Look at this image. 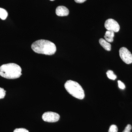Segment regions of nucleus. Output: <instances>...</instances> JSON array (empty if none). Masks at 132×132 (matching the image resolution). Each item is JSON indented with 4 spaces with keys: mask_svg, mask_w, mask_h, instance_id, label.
Wrapping results in <instances>:
<instances>
[{
    "mask_svg": "<svg viewBox=\"0 0 132 132\" xmlns=\"http://www.w3.org/2000/svg\"><path fill=\"white\" fill-rule=\"evenodd\" d=\"M31 48L36 53L49 55L54 54L57 49L53 43L43 39L39 40L33 43Z\"/></svg>",
    "mask_w": 132,
    "mask_h": 132,
    "instance_id": "1",
    "label": "nucleus"
},
{
    "mask_svg": "<svg viewBox=\"0 0 132 132\" xmlns=\"http://www.w3.org/2000/svg\"><path fill=\"white\" fill-rule=\"evenodd\" d=\"M22 69L15 63L3 64L0 67V75L7 79H15L21 76Z\"/></svg>",
    "mask_w": 132,
    "mask_h": 132,
    "instance_id": "2",
    "label": "nucleus"
},
{
    "mask_svg": "<svg viewBox=\"0 0 132 132\" xmlns=\"http://www.w3.org/2000/svg\"><path fill=\"white\" fill-rule=\"evenodd\" d=\"M64 87L69 94L76 98L82 100L85 97L83 88L78 82L72 80L67 81Z\"/></svg>",
    "mask_w": 132,
    "mask_h": 132,
    "instance_id": "3",
    "label": "nucleus"
},
{
    "mask_svg": "<svg viewBox=\"0 0 132 132\" xmlns=\"http://www.w3.org/2000/svg\"><path fill=\"white\" fill-rule=\"evenodd\" d=\"M121 59L125 63L127 64L132 63V54L131 52L125 47L121 48L119 51Z\"/></svg>",
    "mask_w": 132,
    "mask_h": 132,
    "instance_id": "4",
    "label": "nucleus"
},
{
    "mask_svg": "<svg viewBox=\"0 0 132 132\" xmlns=\"http://www.w3.org/2000/svg\"><path fill=\"white\" fill-rule=\"evenodd\" d=\"M60 116L57 113L52 112H46L43 114L42 119L44 121L48 123H55L59 120Z\"/></svg>",
    "mask_w": 132,
    "mask_h": 132,
    "instance_id": "5",
    "label": "nucleus"
},
{
    "mask_svg": "<svg viewBox=\"0 0 132 132\" xmlns=\"http://www.w3.org/2000/svg\"><path fill=\"white\" fill-rule=\"evenodd\" d=\"M105 27L108 31L118 32L119 31L120 27L118 22L113 19H108L105 22Z\"/></svg>",
    "mask_w": 132,
    "mask_h": 132,
    "instance_id": "6",
    "label": "nucleus"
},
{
    "mask_svg": "<svg viewBox=\"0 0 132 132\" xmlns=\"http://www.w3.org/2000/svg\"><path fill=\"white\" fill-rule=\"evenodd\" d=\"M55 13L58 16H66L68 15L69 10L67 8L64 6H59L56 8Z\"/></svg>",
    "mask_w": 132,
    "mask_h": 132,
    "instance_id": "7",
    "label": "nucleus"
},
{
    "mask_svg": "<svg viewBox=\"0 0 132 132\" xmlns=\"http://www.w3.org/2000/svg\"><path fill=\"white\" fill-rule=\"evenodd\" d=\"M99 43L104 49L107 51H110L111 50V45L109 42H108L105 40L101 38L99 40Z\"/></svg>",
    "mask_w": 132,
    "mask_h": 132,
    "instance_id": "8",
    "label": "nucleus"
},
{
    "mask_svg": "<svg viewBox=\"0 0 132 132\" xmlns=\"http://www.w3.org/2000/svg\"><path fill=\"white\" fill-rule=\"evenodd\" d=\"M114 32L108 31H106L104 36L105 40L109 43H112L113 41V38L114 36Z\"/></svg>",
    "mask_w": 132,
    "mask_h": 132,
    "instance_id": "9",
    "label": "nucleus"
},
{
    "mask_svg": "<svg viewBox=\"0 0 132 132\" xmlns=\"http://www.w3.org/2000/svg\"><path fill=\"white\" fill-rule=\"evenodd\" d=\"M8 16V13L6 10L0 8V19L5 20Z\"/></svg>",
    "mask_w": 132,
    "mask_h": 132,
    "instance_id": "10",
    "label": "nucleus"
},
{
    "mask_svg": "<svg viewBox=\"0 0 132 132\" xmlns=\"http://www.w3.org/2000/svg\"><path fill=\"white\" fill-rule=\"evenodd\" d=\"M108 77L110 79L115 80L117 78V76L111 70H109L106 72Z\"/></svg>",
    "mask_w": 132,
    "mask_h": 132,
    "instance_id": "11",
    "label": "nucleus"
},
{
    "mask_svg": "<svg viewBox=\"0 0 132 132\" xmlns=\"http://www.w3.org/2000/svg\"><path fill=\"white\" fill-rule=\"evenodd\" d=\"M118 128L116 125H111L109 128L108 132H118Z\"/></svg>",
    "mask_w": 132,
    "mask_h": 132,
    "instance_id": "12",
    "label": "nucleus"
},
{
    "mask_svg": "<svg viewBox=\"0 0 132 132\" xmlns=\"http://www.w3.org/2000/svg\"><path fill=\"white\" fill-rule=\"evenodd\" d=\"M6 91L3 88L0 87V99H3L6 95Z\"/></svg>",
    "mask_w": 132,
    "mask_h": 132,
    "instance_id": "13",
    "label": "nucleus"
},
{
    "mask_svg": "<svg viewBox=\"0 0 132 132\" xmlns=\"http://www.w3.org/2000/svg\"><path fill=\"white\" fill-rule=\"evenodd\" d=\"M118 86L119 87L120 89L124 90L126 88L125 85L124 83H123L122 81H121L120 80L118 81Z\"/></svg>",
    "mask_w": 132,
    "mask_h": 132,
    "instance_id": "14",
    "label": "nucleus"
},
{
    "mask_svg": "<svg viewBox=\"0 0 132 132\" xmlns=\"http://www.w3.org/2000/svg\"><path fill=\"white\" fill-rule=\"evenodd\" d=\"M13 132H29L28 130L24 128H16Z\"/></svg>",
    "mask_w": 132,
    "mask_h": 132,
    "instance_id": "15",
    "label": "nucleus"
},
{
    "mask_svg": "<svg viewBox=\"0 0 132 132\" xmlns=\"http://www.w3.org/2000/svg\"><path fill=\"white\" fill-rule=\"evenodd\" d=\"M132 126L131 125H128L125 128V130L122 132H130V130H131Z\"/></svg>",
    "mask_w": 132,
    "mask_h": 132,
    "instance_id": "16",
    "label": "nucleus"
},
{
    "mask_svg": "<svg viewBox=\"0 0 132 132\" xmlns=\"http://www.w3.org/2000/svg\"><path fill=\"white\" fill-rule=\"evenodd\" d=\"M74 1L77 3H81L85 2L87 0H74Z\"/></svg>",
    "mask_w": 132,
    "mask_h": 132,
    "instance_id": "17",
    "label": "nucleus"
},
{
    "mask_svg": "<svg viewBox=\"0 0 132 132\" xmlns=\"http://www.w3.org/2000/svg\"><path fill=\"white\" fill-rule=\"evenodd\" d=\"M50 1H54L55 0H50Z\"/></svg>",
    "mask_w": 132,
    "mask_h": 132,
    "instance_id": "18",
    "label": "nucleus"
}]
</instances>
